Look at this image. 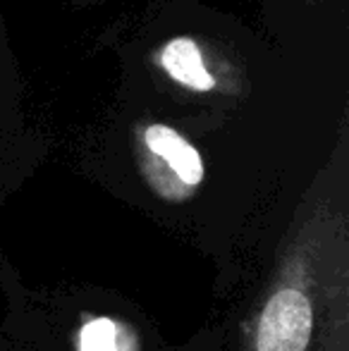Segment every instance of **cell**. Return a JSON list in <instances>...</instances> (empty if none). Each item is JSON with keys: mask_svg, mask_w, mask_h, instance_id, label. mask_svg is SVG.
Segmentation results:
<instances>
[{"mask_svg": "<svg viewBox=\"0 0 349 351\" xmlns=\"http://www.w3.org/2000/svg\"><path fill=\"white\" fill-rule=\"evenodd\" d=\"M144 146L149 151V156L156 162H163L170 172L175 175V180L184 186H196L204 180V160L201 153L191 146L184 136L177 130L168 125H149L141 134Z\"/></svg>", "mask_w": 349, "mask_h": 351, "instance_id": "obj_2", "label": "cell"}, {"mask_svg": "<svg viewBox=\"0 0 349 351\" xmlns=\"http://www.w3.org/2000/svg\"><path fill=\"white\" fill-rule=\"evenodd\" d=\"M77 3H80V5H86V3H91V0H77Z\"/></svg>", "mask_w": 349, "mask_h": 351, "instance_id": "obj_6", "label": "cell"}, {"mask_svg": "<svg viewBox=\"0 0 349 351\" xmlns=\"http://www.w3.org/2000/svg\"><path fill=\"white\" fill-rule=\"evenodd\" d=\"M156 62L175 84L194 93H210L218 82L210 74L201 46L191 36H175L156 53Z\"/></svg>", "mask_w": 349, "mask_h": 351, "instance_id": "obj_3", "label": "cell"}, {"mask_svg": "<svg viewBox=\"0 0 349 351\" xmlns=\"http://www.w3.org/2000/svg\"><path fill=\"white\" fill-rule=\"evenodd\" d=\"M313 332V308L297 287L275 291L265 304L256 332V351H306Z\"/></svg>", "mask_w": 349, "mask_h": 351, "instance_id": "obj_1", "label": "cell"}, {"mask_svg": "<svg viewBox=\"0 0 349 351\" xmlns=\"http://www.w3.org/2000/svg\"><path fill=\"white\" fill-rule=\"evenodd\" d=\"M80 351H125L122 328L110 318L88 320L80 332Z\"/></svg>", "mask_w": 349, "mask_h": 351, "instance_id": "obj_4", "label": "cell"}, {"mask_svg": "<svg viewBox=\"0 0 349 351\" xmlns=\"http://www.w3.org/2000/svg\"><path fill=\"white\" fill-rule=\"evenodd\" d=\"M8 67H5V53H3V34H0V101H5V96H8Z\"/></svg>", "mask_w": 349, "mask_h": 351, "instance_id": "obj_5", "label": "cell"}]
</instances>
